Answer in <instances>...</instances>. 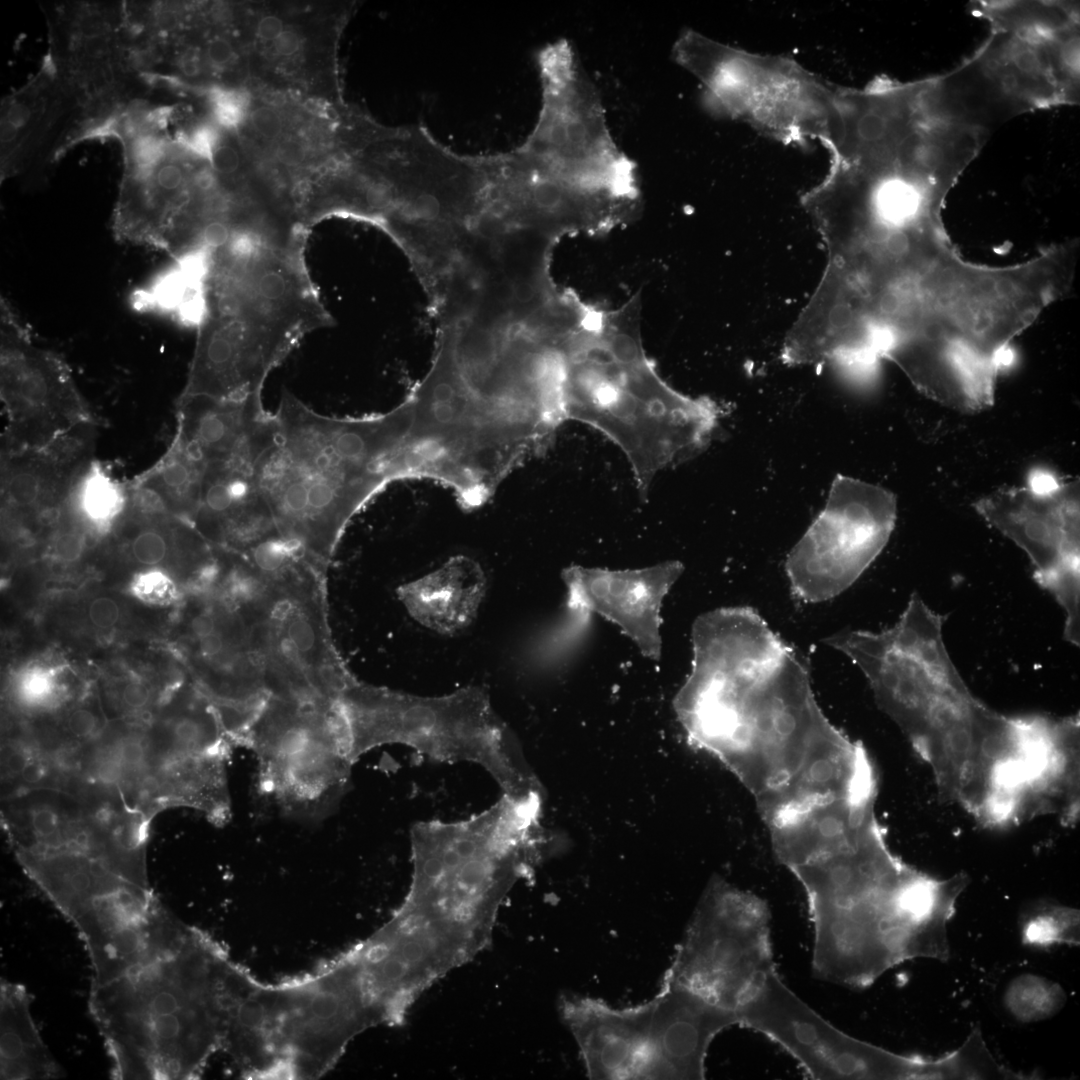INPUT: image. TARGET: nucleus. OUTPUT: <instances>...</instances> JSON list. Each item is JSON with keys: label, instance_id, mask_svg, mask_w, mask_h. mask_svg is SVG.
<instances>
[{"label": "nucleus", "instance_id": "4", "mask_svg": "<svg viewBox=\"0 0 1080 1080\" xmlns=\"http://www.w3.org/2000/svg\"><path fill=\"white\" fill-rule=\"evenodd\" d=\"M790 870L807 896L817 978L864 989L906 961L949 958L948 924L968 883L964 874H926L893 854L884 835Z\"/></svg>", "mask_w": 1080, "mask_h": 1080}, {"label": "nucleus", "instance_id": "11", "mask_svg": "<svg viewBox=\"0 0 1080 1080\" xmlns=\"http://www.w3.org/2000/svg\"><path fill=\"white\" fill-rule=\"evenodd\" d=\"M672 57L700 83L705 106L785 143L828 137L835 87L792 59L758 55L686 29Z\"/></svg>", "mask_w": 1080, "mask_h": 1080}, {"label": "nucleus", "instance_id": "8", "mask_svg": "<svg viewBox=\"0 0 1080 1080\" xmlns=\"http://www.w3.org/2000/svg\"><path fill=\"white\" fill-rule=\"evenodd\" d=\"M640 311L632 297L599 311L579 332L569 356L565 412L621 450L646 496L661 472L704 451L725 409L661 377L643 345Z\"/></svg>", "mask_w": 1080, "mask_h": 1080}, {"label": "nucleus", "instance_id": "9", "mask_svg": "<svg viewBox=\"0 0 1080 1080\" xmlns=\"http://www.w3.org/2000/svg\"><path fill=\"white\" fill-rule=\"evenodd\" d=\"M561 1018L590 1079H704L719 1020L699 997L662 983L651 999L613 1007L588 996L560 997Z\"/></svg>", "mask_w": 1080, "mask_h": 1080}, {"label": "nucleus", "instance_id": "40", "mask_svg": "<svg viewBox=\"0 0 1080 1080\" xmlns=\"http://www.w3.org/2000/svg\"><path fill=\"white\" fill-rule=\"evenodd\" d=\"M1012 61L1016 69L1027 75L1035 76L1041 69V58L1036 50L1021 48L1012 55Z\"/></svg>", "mask_w": 1080, "mask_h": 1080}, {"label": "nucleus", "instance_id": "2", "mask_svg": "<svg viewBox=\"0 0 1080 1080\" xmlns=\"http://www.w3.org/2000/svg\"><path fill=\"white\" fill-rule=\"evenodd\" d=\"M943 623L914 592L892 627L843 630L826 643L861 670L940 791L985 821L1041 783L1051 759L1048 725L1043 715L1006 716L975 697L949 656Z\"/></svg>", "mask_w": 1080, "mask_h": 1080}, {"label": "nucleus", "instance_id": "31", "mask_svg": "<svg viewBox=\"0 0 1080 1080\" xmlns=\"http://www.w3.org/2000/svg\"><path fill=\"white\" fill-rule=\"evenodd\" d=\"M127 170H145L156 166L168 152L166 141L156 132L134 134L127 145Z\"/></svg>", "mask_w": 1080, "mask_h": 1080}, {"label": "nucleus", "instance_id": "13", "mask_svg": "<svg viewBox=\"0 0 1080 1080\" xmlns=\"http://www.w3.org/2000/svg\"><path fill=\"white\" fill-rule=\"evenodd\" d=\"M775 969L765 902L714 879L698 902L662 982L686 988L737 1017Z\"/></svg>", "mask_w": 1080, "mask_h": 1080}, {"label": "nucleus", "instance_id": "23", "mask_svg": "<svg viewBox=\"0 0 1080 1080\" xmlns=\"http://www.w3.org/2000/svg\"><path fill=\"white\" fill-rule=\"evenodd\" d=\"M94 431L95 421L78 426L45 447L2 454L4 510L24 516L61 511L92 462Z\"/></svg>", "mask_w": 1080, "mask_h": 1080}, {"label": "nucleus", "instance_id": "24", "mask_svg": "<svg viewBox=\"0 0 1080 1080\" xmlns=\"http://www.w3.org/2000/svg\"><path fill=\"white\" fill-rule=\"evenodd\" d=\"M192 524L212 546L238 553L279 533L251 469L233 463L206 466Z\"/></svg>", "mask_w": 1080, "mask_h": 1080}, {"label": "nucleus", "instance_id": "14", "mask_svg": "<svg viewBox=\"0 0 1080 1080\" xmlns=\"http://www.w3.org/2000/svg\"><path fill=\"white\" fill-rule=\"evenodd\" d=\"M1 817L13 852L84 853L151 888L146 861L151 821L124 805L43 787L2 798Z\"/></svg>", "mask_w": 1080, "mask_h": 1080}, {"label": "nucleus", "instance_id": "38", "mask_svg": "<svg viewBox=\"0 0 1080 1080\" xmlns=\"http://www.w3.org/2000/svg\"><path fill=\"white\" fill-rule=\"evenodd\" d=\"M251 123L254 130L266 138H276L282 129V122L275 110L269 107H258L251 113Z\"/></svg>", "mask_w": 1080, "mask_h": 1080}, {"label": "nucleus", "instance_id": "35", "mask_svg": "<svg viewBox=\"0 0 1080 1080\" xmlns=\"http://www.w3.org/2000/svg\"><path fill=\"white\" fill-rule=\"evenodd\" d=\"M87 617L96 629L107 631L118 624L121 610L114 598L101 595L93 598L88 604Z\"/></svg>", "mask_w": 1080, "mask_h": 1080}, {"label": "nucleus", "instance_id": "29", "mask_svg": "<svg viewBox=\"0 0 1080 1080\" xmlns=\"http://www.w3.org/2000/svg\"><path fill=\"white\" fill-rule=\"evenodd\" d=\"M1066 993L1055 981L1033 973H1022L1006 986L1003 1004L1014 1020L1035 1023L1058 1013L1066 1002Z\"/></svg>", "mask_w": 1080, "mask_h": 1080}, {"label": "nucleus", "instance_id": "33", "mask_svg": "<svg viewBox=\"0 0 1080 1080\" xmlns=\"http://www.w3.org/2000/svg\"><path fill=\"white\" fill-rule=\"evenodd\" d=\"M213 115L217 122L226 128H235L243 121L249 98L245 92L230 89H218L211 95Z\"/></svg>", "mask_w": 1080, "mask_h": 1080}, {"label": "nucleus", "instance_id": "15", "mask_svg": "<svg viewBox=\"0 0 1080 1080\" xmlns=\"http://www.w3.org/2000/svg\"><path fill=\"white\" fill-rule=\"evenodd\" d=\"M896 515L892 492L837 474L824 508L786 557L794 598L813 604L846 591L887 545Z\"/></svg>", "mask_w": 1080, "mask_h": 1080}, {"label": "nucleus", "instance_id": "16", "mask_svg": "<svg viewBox=\"0 0 1080 1080\" xmlns=\"http://www.w3.org/2000/svg\"><path fill=\"white\" fill-rule=\"evenodd\" d=\"M975 510L1029 557L1036 582L1066 614V640L1079 644V481L1034 469L1024 486L1002 487L981 497Z\"/></svg>", "mask_w": 1080, "mask_h": 1080}, {"label": "nucleus", "instance_id": "27", "mask_svg": "<svg viewBox=\"0 0 1080 1080\" xmlns=\"http://www.w3.org/2000/svg\"><path fill=\"white\" fill-rule=\"evenodd\" d=\"M206 466L172 442L164 456L132 487L131 504L192 523L201 497Z\"/></svg>", "mask_w": 1080, "mask_h": 1080}, {"label": "nucleus", "instance_id": "17", "mask_svg": "<svg viewBox=\"0 0 1080 1080\" xmlns=\"http://www.w3.org/2000/svg\"><path fill=\"white\" fill-rule=\"evenodd\" d=\"M738 1025L779 1044L812 1079H917L922 1061L832 1025L770 972L737 1013Z\"/></svg>", "mask_w": 1080, "mask_h": 1080}, {"label": "nucleus", "instance_id": "42", "mask_svg": "<svg viewBox=\"0 0 1080 1080\" xmlns=\"http://www.w3.org/2000/svg\"><path fill=\"white\" fill-rule=\"evenodd\" d=\"M233 56L231 44L223 38H214L207 47L208 59L217 66L227 64Z\"/></svg>", "mask_w": 1080, "mask_h": 1080}, {"label": "nucleus", "instance_id": "1", "mask_svg": "<svg viewBox=\"0 0 1080 1080\" xmlns=\"http://www.w3.org/2000/svg\"><path fill=\"white\" fill-rule=\"evenodd\" d=\"M822 240L826 266L797 320L825 359L852 363L968 349L992 321L999 271L962 258L940 214L865 219Z\"/></svg>", "mask_w": 1080, "mask_h": 1080}, {"label": "nucleus", "instance_id": "20", "mask_svg": "<svg viewBox=\"0 0 1080 1080\" xmlns=\"http://www.w3.org/2000/svg\"><path fill=\"white\" fill-rule=\"evenodd\" d=\"M27 876L77 929L83 942L115 936L136 924L155 900L151 888L132 883L80 852H14Z\"/></svg>", "mask_w": 1080, "mask_h": 1080}, {"label": "nucleus", "instance_id": "37", "mask_svg": "<svg viewBox=\"0 0 1080 1080\" xmlns=\"http://www.w3.org/2000/svg\"><path fill=\"white\" fill-rule=\"evenodd\" d=\"M85 548V537L76 530L61 532L52 544V553L62 562L78 560Z\"/></svg>", "mask_w": 1080, "mask_h": 1080}, {"label": "nucleus", "instance_id": "10", "mask_svg": "<svg viewBox=\"0 0 1080 1080\" xmlns=\"http://www.w3.org/2000/svg\"><path fill=\"white\" fill-rule=\"evenodd\" d=\"M358 731L367 751L405 745L440 762L476 764L505 794L525 796L541 791L482 686L431 697L374 686L361 707Z\"/></svg>", "mask_w": 1080, "mask_h": 1080}, {"label": "nucleus", "instance_id": "36", "mask_svg": "<svg viewBox=\"0 0 1080 1080\" xmlns=\"http://www.w3.org/2000/svg\"><path fill=\"white\" fill-rule=\"evenodd\" d=\"M219 140L220 136L216 128L210 124H203L197 126L185 137L184 145L194 155L209 163L214 150L220 144Z\"/></svg>", "mask_w": 1080, "mask_h": 1080}, {"label": "nucleus", "instance_id": "5", "mask_svg": "<svg viewBox=\"0 0 1080 1080\" xmlns=\"http://www.w3.org/2000/svg\"><path fill=\"white\" fill-rule=\"evenodd\" d=\"M237 966L167 909L138 959L89 995L114 1079H197L223 1049Z\"/></svg>", "mask_w": 1080, "mask_h": 1080}, {"label": "nucleus", "instance_id": "3", "mask_svg": "<svg viewBox=\"0 0 1080 1080\" xmlns=\"http://www.w3.org/2000/svg\"><path fill=\"white\" fill-rule=\"evenodd\" d=\"M692 648L676 713L689 738L740 779L808 752L836 729L816 702L803 657L755 609L698 616Z\"/></svg>", "mask_w": 1080, "mask_h": 1080}, {"label": "nucleus", "instance_id": "34", "mask_svg": "<svg viewBox=\"0 0 1080 1080\" xmlns=\"http://www.w3.org/2000/svg\"><path fill=\"white\" fill-rule=\"evenodd\" d=\"M119 707L128 714L147 712L154 703L152 688L142 680H126L117 689Z\"/></svg>", "mask_w": 1080, "mask_h": 1080}, {"label": "nucleus", "instance_id": "39", "mask_svg": "<svg viewBox=\"0 0 1080 1080\" xmlns=\"http://www.w3.org/2000/svg\"><path fill=\"white\" fill-rule=\"evenodd\" d=\"M240 159L236 150L226 144H219L209 161L210 167L219 176H229L236 172Z\"/></svg>", "mask_w": 1080, "mask_h": 1080}, {"label": "nucleus", "instance_id": "7", "mask_svg": "<svg viewBox=\"0 0 1080 1080\" xmlns=\"http://www.w3.org/2000/svg\"><path fill=\"white\" fill-rule=\"evenodd\" d=\"M253 478L279 533L328 568L351 519L402 480L404 425L393 408L358 418L320 414L282 392Z\"/></svg>", "mask_w": 1080, "mask_h": 1080}, {"label": "nucleus", "instance_id": "45", "mask_svg": "<svg viewBox=\"0 0 1080 1080\" xmlns=\"http://www.w3.org/2000/svg\"><path fill=\"white\" fill-rule=\"evenodd\" d=\"M154 24L156 29L160 31H169L175 28L177 17L174 11L167 8H160L155 11Z\"/></svg>", "mask_w": 1080, "mask_h": 1080}, {"label": "nucleus", "instance_id": "43", "mask_svg": "<svg viewBox=\"0 0 1080 1080\" xmlns=\"http://www.w3.org/2000/svg\"><path fill=\"white\" fill-rule=\"evenodd\" d=\"M283 23L276 16H265L257 25V33L264 40L275 41L283 33Z\"/></svg>", "mask_w": 1080, "mask_h": 1080}, {"label": "nucleus", "instance_id": "19", "mask_svg": "<svg viewBox=\"0 0 1080 1080\" xmlns=\"http://www.w3.org/2000/svg\"><path fill=\"white\" fill-rule=\"evenodd\" d=\"M326 572L274 583L265 680L270 694L340 698L355 678L336 650L328 622Z\"/></svg>", "mask_w": 1080, "mask_h": 1080}, {"label": "nucleus", "instance_id": "44", "mask_svg": "<svg viewBox=\"0 0 1080 1080\" xmlns=\"http://www.w3.org/2000/svg\"><path fill=\"white\" fill-rule=\"evenodd\" d=\"M274 47L278 54L290 56L298 51L300 39L296 33L286 30L274 41Z\"/></svg>", "mask_w": 1080, "mask_h": 1080}, {"label": "nucleus", "instance_id": "12", "mask_svg": "<svg viewBox=\"0 0 1080 1080\" xmlns=\"http://www.w3.org/2000/svg\"><path fill=\"white\" fill-rule=\"evenodd\" d=\"M244 747L256 758L259 791L296 814L331 807L357 762L341 697L268 695Z\"/></svg>", "mask_w": 1080, "mask_h": 1080}, {"label": "nucleus", "instance_id": "26", "mask_svg": "<svg viewBox=\"0 0 1080 1080\" xmlns=\"http://www.w3.org/2000/svg\"><path fill=\"white\" fill-rule=\"evenodd\" d=\"M64 1075L31 1014V997L19 983L0 985V1078L56 1079Z\"/></svg>", "mask_w": 1080, "mask_h": 1080}, {"label": "nucleus", "instance_id": "32", "mask_svg": "<svg viewBox=\"0 0 1080 1080\" xmlns=\"http://www.w3.org/2000/svg\"><path fill=\"white\" fill-rule=\"evenodd\" d=\"M133 590L139 598L157 604L171 603L179 596L174 577L161 569H149L140 574Z\"/></svg>", "mask_w": 1080, "mask_h": 1080}, {"label": "nucleus", "instance_id": "25", "mask_svg": "<svg viewBox=\"0 0 1080 1080\" xmlns=\"http://www.w3.org/2000/svg\"><path fill=\"white\" fill-rule=\"evenodd\" d=\"M486 589L480 565L466 556H454L437 570L399 586L397 595L421 625L442 634H454L476 617Z\"/></svg>", "mask_w": 1080, "mask_h": 1080}, {"label": "nucleus", "instance_id": "41", "mask_svg": "<svg viewBox=\"0 0 1080 1080\" xmlns=\"http://www.w3.org/2000/svg\"><path fill=\"white\" fill-rule=\"evenodd\" d=\"M277 158L287 166H298L305 159V150L296 140H285L277 148Z\"/></svg>", "mask_w": 1080, "mask_h": 1080}, {"label": "nucleus", "instance_id": "30", "mask_svg": "<svg viewBox=\"0 0 1080 1080\" xmlns=\"http://www.w3.org/2000/svg\"><path fill=\"white\" fill-rule=\"evenodd\" d=\"M1022 942L1033 948L1079 944V911L1053 903L1035 904L1020 918Z\"/></svg>", "mask_w": 1080, "mask_h": 1080}, {"label": "nucleus", "instance_id": "28", "mask_svg": "<svg viewBox=\"0 0 1080 1080\" xmlns=\"http://www.w3.org/2000/svg\"><path fill=\"white\" fill-rule=\"evenodd\" d=\"M129 488L92 461L77 480L68 501L87 524L98 531L108 529L127 510Z\"/></svg>", "mask_w": 1080, "mask_h": 1080}, {"label": "nucleus", "instance_id": "21", "mask_svg": "<svg viewBox=\"0 0 1080 1080\" xmlns=\"http://www.w3.org/2000/svg\"><path fill=\"white\" fill-rule=\"evenodd\" d=\"M683 570L679 561L615 571L571 566L562 578L569 608L601 615L617 625L643 656L659 661L662 602Z\"/></svg>", "mask_w": 1080, "mask_h": 1080}, {"label": "nucleus", "instance_id": "18", "mask_svg": "<svg viewBox=\"0 0 1080 1080\" xmlns=\"http://www.w3.org/2000/svg\"><path fill=\"white\" fill-rule=\"evenodd\" d=\"M2 454L45 447L93 422L67 364L33 344L27 328L1 301Z\"/></svg>", "mask_w": 1080, "mask_h": 1080}, {"label": "nucleus", "instance_id": "46", "mask_svg": "<svg viewBox=\"0 0 1080 1080\" xmlns=\"http://www.w3.org/2000/svg\"><path fill=\"white\" fill-rule=\"evenodd\" d=\"M181 69L187 76H195L199 72L198 62L192 57H186L181 62Z\"/></svg>", "mask_w": 1080, "mask_h": 1080}, {"label": "nucleus", "instance_id": "6", "mask_svg": "<svg viewBox=\"0 0 1080 1080\" xmlns=\"http://www.w3.org/2000/svg\"><path fill=\"white\" fill-rule=\"evenodd\" d=\"M305 246L239 228L210 250L205 312L181 395L261 396L271 371L306 335L332 326Z\"/></svg>", "mask_w": 1080, "mask_h": 1080}, {"label": "nucleus", "instance_id": "22", "mask_svg": "<svg viewBox=\"0 0 1080 1080\" xmlns=\"http://www.w3.org/2000/svg\"><path fill=\"white\" fill-rule=\"evenodd\" d=\"M274 431L275 416L265 410L261 396L219 400L180 395L173 442L205 466L233 463L251 469Z\"/></svg>", "mask_w": 1080, "mask_h": 1080}]
</instances>
